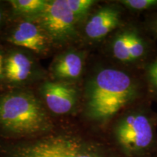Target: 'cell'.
I'll use <instances>...</instances> for the list:
<instances>
[{"label":"cell","instance_id":"cell-21","mask_svg":"<svg viewBox=\"0 0 157 157\" xmlns=\"http://www.w3.org/2000/svg\"><path fill=\"white\" fill-rule=\"evenodd\" d=\"M156 26H157V25H156Z\"/></svg>","mask_w":157,"mask_h":157},{"label":"cell","instance_id":"cell-15","mask_svg":"<svg viewBox=\"0 0 157 157\" xmlns=\"http://www.w3.org/2000/svg\"><path fill=\"white\" fill-rule=\"evenodd\" d=\"M66 3L78 21H82L88 14L96 2L93 0H66Z\"/></svg>","mask_w":157,"mask_h":157},{"label":"cell","instance_id":"cell-18","mask_svg":"<svg viewBox=\"0 0 157 157\" xmlns=\"http://www.w3.org/2000/svg\"><path fill=\"white\" fill-rule=\"evenodd\" d=\"M155 74H157V59L148 68V76L153 75Z\"/></svg>","mask_w":157,"mask_h":157},{"label":"cell","instance_id":"cell-8","mask_svg":"<svg viewBox=\"0 0 157 157\" xmlns=\"http://www.w3.org/2000/svg\"><path fill=\"white\" fill-rule=\"evenodd\" d=\"M84 55L75 50H68L57 56L50 66V74L58 82L75 81L83 71Z\"/></svg>","mask_w":157,"mask_h":157},{"label":"cell","instance_id":"cell-3","mask_svg":"<svg viewBox=\"0 0 157 157\" xmlns=\"http://www.w3.org/2000/svg\"><path fill=\"white\" fill-rule=\"evenodd\" d=\"M116 140L121 149L128 155L143 151L151 145L154 129L146 115L133 113L118 121L114 129Z\"/></svg>","mask_w":157,"mask_h":157},{"label":"cell","instance_id":"cell-7","mask_svg":"<svg viewBox=\"0 0 157 157\" xmlns=\"http://www.w3.org/2000/svg\"><path fill=\"white\" fill-rule=\"evenodd\" d=\"M36 70L34 58L22 50H10L4 63V78L10 84L19 85L29 82Z\"/></svg>","mask_w":157,"mask_h":157},{"label":"cell","instance_id":"cell-16","mask_svg":"<svg viewBox=\"0 0 157 157\" xmlns=\"http://www.w3.org/2000/svg\"><path fill=\"white\" fill-rule=\"evenodd\" d=\"M121 2L133 10H144L157 6V0H123Z\"/></svg>","mask_w":157,"mask_h":157},{"label":"cell","instance_id":"cell-12","mask_svg":"<svg viewBox=\"0 0 157 157\" xmlns=\"http://www.w3.org/2000/svg\"><path fill=\"white\" fill-rule=\"evenodd\" d=\"M9 2L16 15L24 18H34L44 11L48 0H11Z\"/></svg>","mask_w":157,"mask_h":157},{"label":"cell","instance_id":"cell-17","mask_svg":"<svg viewBox=\"0 0 157 157\" xmlns=\"http://www.w3.org/2000/svg\"><path fill=\"white\" fill-rule=\"evenodd\" d=\"M5 55L3 51L0 49V83L5 79L4 78V63H5Z\"/></svg>","mask_w":157,"mask_h":157},{"label":"cell","instance_id":"cell-19","mask_svg":"<svg viewBox=\"0 0 157 157\" xmlns=\"http://www.w3.org/2000/svg\"><path fill=\"white\" fill-rule=\"evenodd\" d=\"M149 79H150V82L151 84L155 88L157 89V74H153V75L148 76Z\"/></svg>","mask_w":157,"mask_h":157},{"label":"cell","instance_id":"cell-10","mask_svg":"<svg viewBox=\"0 0 157 157\" xmlns=\"http://www.w3.org/2000/svg\"><path fill=\"white\" fill-rule=\"evenodd\" d=\"M7 157H58L54 135L18 145L12 149Z\"/></svg>","mask_w":157,"mask_h":157},{"label":"cell","instance_id":"cell-6","mask_svg":"<svg viewBox=\"0 0 157 157\" xmlns=\"http://www.w3.org/2000/svg\"><path fill=\"white\" fill-rule=\"evenodd\" d=\"M39 92L48 109L57 115L71 111L78 100L77 90L68 82H44Z\"/></svg>","mask_w":157,"mask_h":157},{"label":"cell","instance_id":"cell-13","mask_svg":"<svg viewBox=\"0 0 157 157\" xmlns=\"http://www.w3.org/2000/svg\"><path fill=\"white\" fill-rule=\"evenodd\" d=\"M113 56L123 63L132 62L129 52V31H125L117 34L111 45Z\"/></svg>","mask_w":157,"mask_h":157},{"label":"cell","instance_id":"cell-5","mask_svg":"<svg viewBox=\"0 0 157 157\" xmlns=\"http://www.w3.org/2000/svg\"><path fill=\"white\" fill-rule=\"evenodd\" d=\"M7 41L39 55L48 53L52 44L36 18H25L17 23L7 37Z\"/></svg>","mask_w":157,"mask_h":157},{"label":"cell","instance_id":"cell-2","mask_svg":"<svg viewBox=\"0 0 157 157\" xmlns=\"http://www.w3.org/2000/svg\"><path fill=\"white\" fill-rule=\"evenodd\" d=\"M52 121L42 102L28 90H15L0 95V129L15 137L44 135Z\"/></svg>","mask_w":157,"mask_h":157},{"label":"cell","instance_id":"cell-11","mask_svg":"<svg viewBox=\"0 0 157 157\" xmlns=\"http://www.w3.org/2000/svg\"><path fill=\"white\" fill-rule=\"evenodd\" d=\"M58 157H103L93 146L74 137L55 135Z\"/></svg>","mask_w":157,"mask_h":157},{"label":"cell","instance_id":"cell-20","mask_svg":"<svg viewBox=\"0 0 157 157\" xmlns=\"http://www.w3.org/2000/svg\"><path fill=\"white\" fill-rule=\"evenodd\" d=\"M3 18H4V12H3L2 8L0 7V25H1L2 23Z\"/></svg>","mask_w":157,"mask_h":157},{"label":"cell","instance_id":"cell-1","mask_svg":"<svg viewBox=\"0 0 157 157\" xmlns=\"http://www.w3.org/2000/svg\"><path fill=\"white\" fill-rule=\"evenodd\" d=\"M132 78L122 71L104 68L88 82L85 90L86 113L94 121L105 122L136 95Z\"/></svg>","mask_w":157,"mask_h":157},{"label":"cell","instance_id":"cell-14","mask_svg":"<svg viewBox=\"0 0 157 157\" xmlns=\"http://www.w3.org/2000/svg\"><path fill=\"white\" fill-rule=\"evenodd\" d=\"M129 52L132 61L139 60L146 52V44L144 41L134 31H129Z\"/></svg>","mask_w":157,"mask_h":157},{"label":"cell","instance_id":"cell-9","mask_svg":"<svg viewBox=\"0 0 157 157\" xmlns=\"http://www.w3.org/2000/svg\"><path fill=\"white\" fill-rule=\"evenodd\" d=\"M120 21V12L117 7L106 6L99 9L90 17L84 27L88 39L99 41L117 28Z\"/></svg>","mask_w":157,"mask_h":157},{"label":"cell","instance_id":"cell-4","mask_svg":"<svg viewBox=\"0 0 157 157\" xmlns=\"http://www.w3.org/2000/svg\"><path fill=\"white\" fill-rule=\"evenodd\" d=\"M34 18L52 43H63L73 38L79 21L69 9L66 0H48L44 11Z\"/></svg>","mask_w":157,"mask_h":157}]
</instances>
